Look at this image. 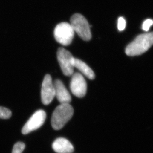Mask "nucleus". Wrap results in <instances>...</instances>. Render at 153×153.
I'll return each mask as SVG.
<instances>
[{
	"instance_id": "0eeeda50",
	"label": "nucleus",
	"mask_w": 153,
	"mask_h": 153,
	"mask_svg": "<svg viewBox=\"0 0 153 153\" xmlns=\"http://www.w3.org/2000/svg\"><path fill=\"white\" fill-rule=\"evenodd\" d=\"M70 90L73 94L78 97H83L87 93V85L84 76L79 73L71 76Z\"/></svg>"
},
{
	"instance_id": "7ed1b4c3",
	"label": "nucleus",
	"mask_w": 153,
	"mask_h": 153,
	"mask_svg": "<svg viewBox=\"0 0 153 153\" xmlns=\"http://www.w3.org/2000/svg\"><path fill=\"white\" fill-rule=\"evenodd\" d=\"M70 25L74 32L85 41H89L91 38V33L90 25L83 16L76 13L70 19Z\"/></svg>"
},
{
	"instance_id": "1a4fd4ad",
	"label": "nucleus",
	"mask_w": 153,
	"mask_h": 153,
	"mask_svg": "<svg viewBox=\"0 0 153 153\" xmlns=\"http://www.w3.org/2000/svg\"><path fill=\"white\" fill-rule=\"evenodd\" d=\"M55 97L61 104L69 103L71 102V95L62 81L56 79L53 83Z\"/></svg>"
},
{
	"instance_id": "f03ea898",
	"label": "nucleus",
	"mask_w": 153,
	"mask_h": 153,
	"mask_svg": "<svg viewBox=\"0 0 153 153\" xmlns=\"http://www.w3.org/2000/svg\"><path fill=\"white\" fill-rule=\"evenodd\" d=\"M74 109L69 103L61 104L55 108L52 115L51 126L56 130L61 129L71 119Z\"/></svg>"
},
{
	"instance_id": "ddd939ff",
	"label": "nucleus",
	"mask_w": 153,
	"mask_h": 153,
	"mask_svg": "<svg viewBox=\"0 0 153 153\" xmlns=\"http://www.w3.org/2000/svg\"><path fill=\"white\" fill-rule=\"evenodd\" d=\"M12 116V112L7 108L0 106V118L9 119Z\"/></svg>"
},
{
	"instance_id": "9d476101",
	"label": "nucleus",
	"mask_w": 153,
	"mask_h": 153,
	"mask_svg": "<svg viewBox=\"0 0 153 153\" xmlns=\"http://www.w3.org/2000/svg\"><path fill=\"white\" fill-rule=\"evenodd\" d=\"M53 150L57 153H72L74 146L71 142L64 138H58L53 142L52 145Z\"/></svg>"
},
{
	"instance_id": "f257e3e1",
	"label": "nucleus",
	"mask_w": 153,
	"mask_h": 153,
	"mask_svg": "<svg viewBox=\"0 0 153 153\" xmlns=\"http://www.w3.org/2000/svg\"><path fill=\"white\" fill-rule=\"evenodd\" d=\"M153 45V33L140 34L130 43L125 49L128 56L140 55L147 51Z\"/></svg>"
},
{
	"instance_id": "6e6552de",
	"label": "nucleus",
	"mask_w": 153,
	"mask_h": 153,
	"mask_svg": "<svg viewBox=\"0 0 153 153\" xmlns=\"http://www.w3.org/2000/svg\"><path fill=\"white\" fill-rule=\"evenodd\" d=\"M55 97L54 84L51 76L47 74L44 76L41 87V101L44 105L50 104Z\"/></svg>"
},
{
	"instance_id": "20e7f679",
	"label": "nucleus",
	"mask_w": 153,
	"mask_h": 153,
	"mask_svg": "<svg viewBox=\"0 0 153 153\" xmlns=\"http://www.w3.org/2000/svg\"><path fill=\"white\" fill-rule=\"evenodd\" d=\"M74 30L70 24L62 22L58 24L55 28L54 36L56 41L62 45H69L74 38Z\"/></svg>"
},
{
	"instance_id": "2eb2a0df",
	"label": "nucleus",
	"mask_w": 153,
	"mask_h": 153,
	"mask_svg": "<svg viewBox=\"0 0 153 153\" xmlns=\"http://www.w3.org/2000/svg\"><path fill=\"white\" fill-rule=\"evenodd\" d=\"M153 25V20L151 19H148L144 21L142 25V29L144 31H147L149 28Z\"/></svg>"
},
{
	"instance_id": "4468645a",
	"label": "nucleus",
	"mask_w": 153,
	"mask_h": 153,
	"mask_svg": "<svg viewBox=\"0 0 153 153\" xmlns=\"http://www.w3.org/2000/svg\"><path fill=\"white\" fill-rule=\"evenodd\" d=\"M126 27V21L122 17H120L118 20L117 27L119 31H122Z\"/></svg>"
},
{
	"instance_id": "9b49d317",
	"label": "nucleus",
	"mask_w": 153,
	"mask_h": 153,
	"mask_svg": "<svg viewBox=\"0 0 153 153\" xmlns=\"http://www.w3.org/2000/svg\"><path fill=\"white\" fill-rule=\"evenodd\" d=\"M73 65L74 68L78 69L83 75L89 79H94L95 78V74L93 70L81 60L74 58Z\"/></svg>"
},
{
	"instance_id": "39448f33",
	"label": "nucleus",
	"mask_w": 153,
	"mask_h": 153,
	"mask_svg": "<svg viewBox=\"0 0 153 153\" xmlns=\"http://www.w3.org/2000/svg\"><path fill=\"white\" fill-rule=\"evenodd\" d=\"M58 61L63 73L66 76H71L74 73V57L68 50L59 48L57 52Z\"/></svg>"
},
{
	"instance_id": "f8f14e48",
	"label": "nucleus",
	"mask_w": 153,
	"mask_h": 153,
	"mask_svg": "<svg viewBox=\"0 0 153 153\" xmlns=\"http://www.w3.org/2000/svg\"><path fill=\"white\" fill-rule=\"evenodd\" d=\"M25 148V143L22 142H18L14 145L12 153H22Z\"/></svg>"
},
{
	"instance_id": "423d86ee",
	"label": "nucleus",
	"mask_w": 153,
	"mask_h": 153,
	"mask_svg": "<svg viewBox=\"0 0 153 153\" xmlns=\"http://www.w3.org/2000/svg\"><path fill=\"white\" fill-rule=\"evenodd\" d=\"M46 117V114L44 111L41 109L36 111L22 127V133L24 135H26L38 129L44 123Z\"/></svg>"
}]
</instances>
